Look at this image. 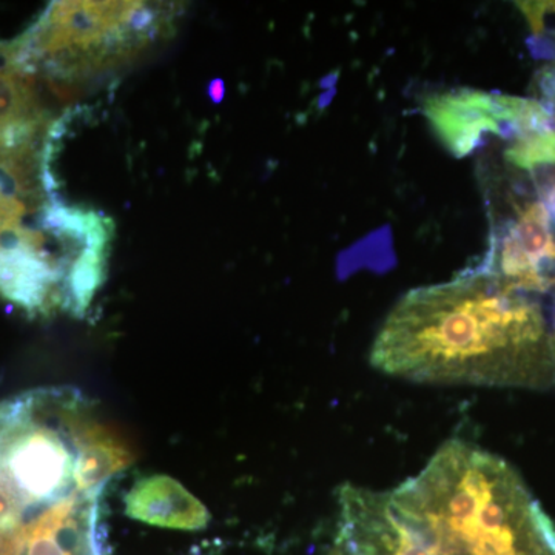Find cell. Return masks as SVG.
I'll list each match as a JSON object with an SVG mask.
<instances>
[{
	"label": "cell",
	"instance_id": "obj_5",
	"mask_svg": "<svg viewBox=\"0 0 555 555\" xmlns=\"http://www.w3.org/2000/svg\"><path fill=\"white\" fill-rule=\"evenodd\" d=\"M65 276L36 251L0 254V297L28 315H49L64 302Z\"/></svg>",
	"mask_w": 555,
	"mask_h": 555
},
{
	"label": "cell",
	"instance_id": "obj_9",
	"mask_svg": "<svg viewBox=\"0 0 555 555\" xmlns=\"http://www.w3.org/2000/svg\"><path fill=\"white\" fill-rule=\"evenodd\" d=\"M505 159L520 170L555 167V129L517 134L505 150Z\"/></svg>",
	"mask_w": 555,
	"mask_h": 555
},
{
	"label": "cell",
	"instance_id": "obj_3",
	"mask_svg": "<svg viewBox=\"0 0 555 555\" xmlns=\"http://www.w3.org/2000/svg\"><path fill=\"white\" fill-rule=\"evenodd\" d=\"M423 113L438 141L456 158L476 152L489 134L506 139L499 93L474 89L434 93L423 102Z\"/></svg>",
	"mask_w": 555,
	"mask_h": 555
},
{
	"label": "cell",
	"instance_id": "obj_7",
	"mask_svg": "<svg viewBox=\"0 0 555 555\" xmlns=\"http://www.w3.org/2000/svg\"><path fill=\"white\" fill-rule=\"evenodd\" d=\"M108 250L87 248L69 268L64 286L62 309L76 317H82L91 299L107 275Z\"/></svg>",
	"mask_w": 555,
	"mask_h": 555
},
{
	"label": "cell",
	"instance_id": "obj_10",
	"mask_svg": "<svg viewBox=\"0 0 555 555\" xmlns=\"http://www.w3.org/2000/svg\"><path fill=\"white\" fill-rule=\"evenodd\" d=\"M534 35H555V2H518Z\"/></svg>",
	"mask_w": 555,
	"mask_h": 555
},
{
	"label": "cell",
	"instance_id": "obj_13",
	"mask_svg": "<svg viewBox=\"0 0 555 555\" xmlns=\"http://www.w3.org/2000/svg\"><path fill=\"white\" fill-rule=\"evenodd\" d=\"M539 190L540 201H542L546 210L550 211V217L555 224V177L545 179V181L540 184Z\"/></svg>",
	"mask_w": 555,
	"mask_h": 555
},
{
	"label": "cell",
	"instance_id": "obj_12",
	"mask_svg": "<svg viewBox=\"0 0 555 555\" xmlns=\"http://www.w3.org/2000/svg\"><path fill=\"white\" fill-rule=\"evenodd\" d=\"M25 215V207L21 201L7 199L0 195V225L10 224V222H21Z\"/></svg>",
	"mask_w": 555,
	"mask_h": 555
},
{
	"label": "cell",
	"instance_id": "obj_8",
	"mask_svg": "<svg viewBox=\"0 0 555 555\" xmlns=\"http://www.w3.org/2000/svg\"><path fill=\"white\" fill-rule=\"evenodd\" d=\"M36 101V78L30 73L0 76V129L20 120L46 124Z\"/></svg>",
	"mask_w": 555,
	"mask_h": 555
},
{
	"label": "cell",
	"instance_id": "obj_4",
	"mask_svg": "<svg viewBox=\"0 0 555 555\" xmlns=\"http://www.w3.org/2000/svg\"><path fill=\"white\" fill-rule=\"evenodd\" d=\"M127 514L134 520L160 528L196 531L206 528L208 511L173 478H142L126 499Z\"/></svg>",
	"mask_w": 555,
	"mask_h": 555
},
{
	"label": "cell",
	"instance_id": "obj_11",
	"mask_svg": "<svg viewBox=\"0 0 555 555\" xmlns=\"http://www.w3.org/2000/svg\"><path fill=\"white\" fill-rule=\"evenodd\" d=\"M24 73L21 68L20 43L0 42V76H13Z\"/></svg>",
	"mask_w": 555,
	"mask_h": 555
},
{
	"label": "cell",
	"instance_id": "obj_6",
	"mask_svg": "<svg viewBox=\"0 0 555 555\" xmlns=\"http://www.w3.org/2000/svg\"><path fill=\"white\" fill-rule=\"evenodd\" d=\"M133 460V451L122 437L90 412L80 427L76 460V486L80 494L100 496L109 478L130 466Z\"/></svg>",
	"mask_w": 555,
	"mask_h": 555
},
{
	"label": "cell",
	"instance_id": "obj_16",
	"mask_svg": "<svg viewBox=\"0 0 555 555\" xmlns=\"http://www.w3.org/2000/svg\"><path fill=\"white\" fill-rule=\"evenodd\" d=\"M207 94L210 98L214 104H221L224 101L225 96V86L224 80L222 79H214L208 82L207 86Z\"/></svg>",
	"mask_w": 555,
	"mask_h": 555
},
{
	"label": "cell",
	"instance_id": "obj_14",
	"mask_svg": "<svg viewBox=\"0 0 555 555\" xmlns=\"http://www.w3.org/2000/svg\"><path fill=\"white\" fill-rule=\"evenodd\" d=\"M529 49L535 57H555V43L553 40H546L543 38H534L529 40Z\"/></svg>",
	"mask_w": 555,
	"mask_h": 555
},
{
	"label": "cell",
	"instance_id": "obj_2",
	"mask_svg": "<svg viewBox=\"0 0 555 555\" xmlns=\"http://www.w3.org/2000/svg\"><path fill=\"white\" fill-rule=\"evenodd\" d=\"M371 363L416 383L555 389L543 302L478 268L408 292L379 328Z\"/></svg>",
	"mask_w": 555,
	"mask_h": 555
},
{
	"label": "cell",
	"instance_id": "obj_1",
	"mask_svg": "<svg viewBox=\"0 0 555 555\" xmlns=\"http://www.w3.org/2000/svg\"><path fill=\"white\" fill-rule=\"evenodd\" d=\"M327 555H555V526L513 466L456 438L397 488L346 485Z\"/></svg>",
	"mask_w": 555,
	"mask_h": 555
},
{
	"label": "cell",
	"instance_id": "obj_15",
	"mask_svg": "<svg viewBox=\"0 0 555 555\" xmlns=\"http://www.w3.org/2000/svg\"><path fill=\"white\" fill-rule=\"evenodd\" d=\"M543 305H545L547 321H550L551 327V352H553V361H554V374H555V288L551 292L550 295L545 299H543Z\"/></svg>",
	"mask_w": 555,
	"mask_h": 555
}]
</instances>
